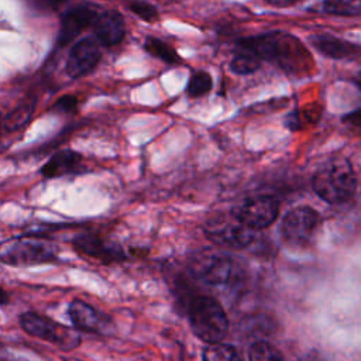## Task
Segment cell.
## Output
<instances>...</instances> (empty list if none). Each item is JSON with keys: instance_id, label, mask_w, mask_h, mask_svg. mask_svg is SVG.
<instances>
[{"instance_id": "cell-7", "label": "cell", "mask_w": 361, "mask_h": 361, "mask_svg": "<svg viewBox=\"0 0 361 361\" xmlns=\"http://www.w3.org/2000/svg\"><path fill=\"white\" fill-rule=\"evenodd\" d=\"M206 237L221 247L244 248L254 240V233L234 214L210 220L206 226Z\"/></svg>"}, {"instance_id": "cell-26", "label": "cell", "mask_w": 361, "mask_h": 361, "mask_svg": "<svg viewBox=\"0 0 361 361\" xmlns=\"http://www.w3.org/2000/svg\"><path fill=\"white\" fill-rule=\"evenodd\" d=\"M7 303H10V296H8V293L0 286V306L7 305Z\"/></svg>"}, {"instance_id": "cell-30", "label": "cell", "mask_w": 361, "mask_h": 361, "mask_svg": "<svg viewBox=\"0 0 361 361\" xmlns=\"http://www.w3.org/2000/svg\"><path fill=\"white\" fill-rule=\"evenodd\" d=\"M0 130H1V117H0Z\"/></svg>"}, {"instance_id": "cell-31", "label": "cell", "mask_w": 361, "mask_h": 361, "mask_svg": "<svg viewBox=\"0 0 361 361\" xmlns=\"http://www.w3.org/2000/svg\"><path fill=\"white\" fill-rule=\"evenodd\" d=\"M0 361H3V360H0Z\"/></svg>"}, {"instance_id": "cell-24", "label": "cell", "mask_w": 361, "mask_h": 361, "mask_svg": "<svg viewBox=\"0 0 361 361\" xmlns=\"http://www.w3.org/2000/svg\"><path fill=\"white\" fill-rule=\"evenodd\" d=\"M76 107V99L73 96H63L61 99L56 100L54 109L58 111H63V113H69Z\"/></svg>"}, {"instance_id": "cell-21", "label": "cell", "mask_w": 361, "mask_h": 361, "mask_svg": "<svg viewBox=\"0 0 361 361\" xmlns=\"http://www.w3.org/2000/svg\"><path fill=\"white\" fill-rule=\"evenodd\" d=\"M212 78L209 73L206 72H196L190 80H189V85H188V94L192 96V97H199V96H203L206 94L207 92H210L212 89Z\"/></svg>"}, {"instance_id": "cell-19", "label": "cell", "mask_w": 361, "mask_h": 361, "mask_svg": "<svg viewBox=\"0 0 361 361\" xmlns=\"http://www.w3.org/2000/svg\"><path fill=\"white\" fill-rule=\"evenodd\" d=\"M329 13L340 16H355L361 13V0H324Z\"/></svg>"}, {"instance_id": "cell-14", "label": "cell", "mask_w": 361, "mask_h": 361, "mask_svg": "<svg viewBox=\"0 0 361 361\" xmlns=\"http://www.w3.org/2000/svg\"><path fill=\"white\" fill-rule=\"evenodd\" d=\"M96 38L106 47L118 44L126 34V25L121 14L116 10L100 13L93 24Z\"/></svg>"}, {"instance_id": "cell-9", "label": "cell", "mask_w": 361, "mask_h": 361, "mask_svg": "<svg viewBox=\"0 0 361 361\" xmlns=\"http://www.w3.org/2000/svg\"><path fill=\"white\" fill-rule=\"evenodd\" d=\"M279 212V203L274 196L261 195L247 199L235 216L251 230H261L275 221Z\"/></svg>"}, {"instance_id": "cell-3", "label": "cell", "mask_w": 361, "mask_h": 361, "mask_svg": "<svg viewBox=\"0 0 361 361\" xmlns=\"http://www.w3.org/2000/svg\"><path fill=\"white\" fill-rule=\"evenodd\" d=\"M186 313L193 333L200 340L214 344L226 337L228 319L216 299L204 295H195L186 305Z\"/></svg>"}, {"instance_id": "cell-16", "label": "cell", "mask_w": 361, "mask_h": 361, "mask_svg": "<svg viewBox=\"0 0 361 361\" xmlns=\"http://www.w3.org/2000/svg\"><path fill=\"white\" fill-rule=\"evenodd\" d=\"M250 361H285L282 353L268 341H255L248 351Z\"/></svg>"}, {"instance_id": "cell-2", "label": "cell", "mask_w": 361, "mask_h": 361, "mask_svg": "<svg viewBox=\"0 0 361 361\" xmlns=\"http://www.w3.org/2000/svg\"><path fill=\"white\" fill-rule=\"evenodd\" d=\"M59 247L37 234L11 237L0 243V262L10 267H32L58 259Z\"/></svg>"}, {"instance_id": "cell-4", "label": "cell", "mask_w": 361, "mask_h": 361, "mask_svg": "<svg viewBox=\"0 0 361 361\" xmlns=\"http://www.w3.org/2000/svg\"><path fill=\"white\" fill-rule=\"evenodd\" d=\"M18 320L21 329L27 334L48 341L63 351H71L80 345L82 338L80 333H78L79 330L54 322L52 319L37 312H24L20 314Z\"/></svg>"}, {"instance_id": "cell-1", "label": "cell", "mask_w": 361, "mask_h": 361, "mask_svg": "<svg viewBox=\"0 0 361 361\" xmlns=\"http://www.w3.org/2000/svg\"><path fill=\"white\" fill-rule=\"evenodd\" d=\"M312 185L319 197L327 203L340 204L353 197L357 189V178L348 159L336 157L314 172Z\"/></svg>"}, {"instance_id": "cell-17", "label": "cell", "mask_w": 361, "mask_h": 361, "mask_svg": "<svg viewBox=\"0 0 361 361\" xmlns=\"http://www.w3.org/2000/svg\"><path fill=\"white\" fill-rule=\"evenodd\" d=\"M203 361H243L240 353L228 344H217L209 345L204 348L202 354Z\"/></svg>"}, {"instance_id": "cell-29", "label": "cell", "mask_w": 361, "mask_h": 361, "mask_svg": "<svg viewBox=\"0 0 361 361\" xmlns=\"http://www.w3.org/2000/svg\"><path fill=\"white\" fill-rule=\"evenodd\" d=\"M355 83H357V85H358V87L361 89V72L355 76Z\"/></svg>"}, {"instance_id": "cell-15", "label": "cell", "mask_w": 361, "mask_h": 361, "mask_svg": "<svg viewBox=\"0 0 361 361\" xmlns=\"http://www.w3.org/2000/svg\"><path fill=\"white\" fill-rule=\"evenodd\" d=\"M259 65H261V59L244 47L238 48V52L234 55V58L231 61V69L240 75L251 73V72L257 71L259 68Z\"/></svg>"}, {"instance_id": "cell-11", "label": "cell", "mask_w": 361, "mask_h": 361, "mask_svg": "<svg viewBox=\"0 0 361 361\" xmlns=\"http://www.w3.org/2000/svg\"><path fill=\"white\" fill-rule=\"evenodd\" d=\"M100 56V48L93 39H80L69 51L66 61V73L73 79L82 78L93 71V68L99 63Z\"/></svg>"}, {"instance_id": "cell-8", "label": "cell", "mask_w": 361, "mask_h": 361, "mask_svg": "<svg viewBox=\"0 0 361 361\" xmlns=\"http://www.w3.org/2000/svg\"><path fill=\"white\" fill-rule=\"evenodd\" d=\"M68 316L73 327L79 331L94 333L100 336L113 334V319L107 313L97 310L82 299H72L69 302Z\"/></svg>"}, {"instance_id": "cell-10", "label": "cell", "mask_w": 361, "mask_h": 361, "mask_svg": "<svg viewBox=\"0 0 361 361\" xmlns=\"http://www.w3.org/2000/svg\"><path fill=\"white\" fill-rule=\"evenodd\" d=\"M72 247L80 255L97 259L106 265L120 262L126 258V252L118 244L109 243L93 233H82L75 235L72 238Z\"/></svg>"}, {"instance_id": "cell-12", "label": "cell", "mask_w": 361, "mask_h": 361, "mask_svg": "<svg viewBox=\"0 0 361 361\" xmlns=\"http://www.w3.org/2000/svg\"><path fill=\"white\" fill-rule=\"evenodd\" d=\"M99 13L92 6H78L66 11L61 20L58 45L69 44L79 32L87 27H93Z\"/></svg>"}, {"instance_id": "cell-23", "label": "cell", "mask_w": 361, "mask_h": 361, "mask_svg": "<svg viewBox=\"0 0 361 361\" xmlns=\"http://www.w3.org/2000/svg\"><path fill=\"white\" fill-rule=\"evenodd\" d=\"M32 8L41 10V11H52L58 8V6L62 3V0H25Z\"/></svg>"}, {"instance_id": "cell-18", "label": "cell", "mask_w": 361, "mask_h": 361, "mask_svg": "<svg viewBox=\"0 0 361 361\" xmlns=\"http://www.w3.org/2000/svg\"><path fill=\"white\" fill-rule=\"evenodd\" d=\"M145 49L151 55H154V56H157V58H159V59H162V61H165L168 63H173V62L179 61L178 54L169 45H166L165 42H162V41H159L157 38H151V37L147 38Z\"/></svg>"}, {"instance_id": "cell-20", "label": "cell", "mask_w": 361, "mask_h": 361, "mask_svg": "<svg viewBox=\"0 0 361 361\" xmlns=\"http://www.w3.org/2000/svg\"><path fill=\"white\" fill-rule=\"evenodd\" d=\"M34 110V104L32 102H25L23 104H20L16 110H13V113H10L6 118V128L7 130H17L21 126H24Z\"/></svg>"}, {"instance_id": "cell-5", "label": "cell", "mask_w": 361, "mask_h": 361, "mask_svg": "<svg viewBox=\"0 0 361 361\" xmlns=\"http://www.w3.org/2000/svg\"><path fill=\"white\" fill-rule=\"evenodd\" d=\"M192 275L212 286L233 283L237 278L235 262L220 252L197 254L190 262Z\"/></svg>"}, {"instance_id": "cell-27", "label": "cell", "mask_w": 361, "mask_h": 361, "mask_svg": "<svg viewBox=\"0 0 361 361\" xmlns=\"http://www.w3.org/2000/svg\"><path fill=\"white\" fill-rule=\"evenodd\" d=\"M300 361H324L322 357H319V355H316V354H307V355H305Z\"/></svg>"}, {"instance_id": "cell-6", "label": "cell", "mask_w": 361, "mask_h": 361, "mask_svg": "<svg viewBox=\"0 0 361 361\" xmlns=\"http://www.w3.org/2000/svg\"><path fill=\"white\" fill-rule=\"evenodd\" d=\"M320 217L319 213L309 206H299L289 210L281 226L283 241L290 247H305L313 238Z\"/></svg>"}, {"instance_id": "cell-13", "label": "cell", "mask_w": 361, "mask_h": 361, "mask_svg": "<svg viewBox=\"0 0 361 361\" xmlns=\"http://www.w3.org/2000/svg\"><path fill=\"white\" fill-rule=\"evenodd\" d=\"M82 155L73 149H61L55 152L41 168V175L47 179H55L79 173L82 169Z\"/></svg>"}, {"instance_id": "cell-22", "label": "cell", "mask_w": 361, "mask_h": 361, "mask_svg": "<svg viewBox=\"0 0 361 361\" xmlns=\"http://www.w3.org/2000/svg\"><path fill=\"white\" fill-rule=\"evenodd\" d=\"M128 7L134 14H137L140 18H142L148 23H154L158 18L157 10L145 1H133Z\"/></svg>"}, {"instance_id": "cell-28", "label": "cell", "mask_w": 361, "mask_h": 361, "mask_svg": "<svg viewBox=\"0 0 361 361\" xmlns=\"http://www.w3.org/2000/svg\"><path fill=\"white\" fill-rule=\"evenodd\" d=\"M268 1L272 3V4H275V6H286V4L293 3V1H296V0H268Z\"/></svg>"}, {"instance_id": "cell-25", "label": "cell", "mask_w": 361, "mask_h": 361, "mask_svg": "<svg viewBox=\"0 0 361 361\" xmlns=\"http://www.w3.org/2000/svg\"><path fill=\"white\" fill-rule=\"evenodd\" d=\"M344 121L353 124V126H360L361 127V109L360 110H355V111H351L350 114H347L344 117Z\"/></svg>"}]
</instances>
